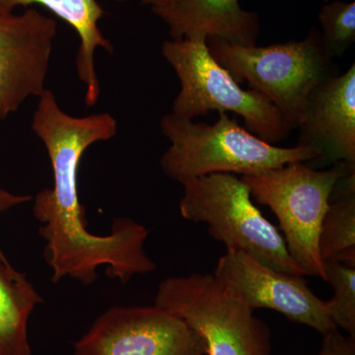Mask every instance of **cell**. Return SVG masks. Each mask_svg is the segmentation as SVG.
<instances>
[{
  "instance_id": "cell-16",
  "label": "cell",
  "mask_w": 355,
  "mask_h": 355,
  "mask_svg": "<svg viewBox=\"0 0 355 355\" xmlns=\"http://www.w3.org/2000/svg\"><path fill=\"white\" fill-rule=\"evenodd\" d=\"M326 282L334 296L326 301L327 311L336 328L355 336V266L340 261H324Z\"/></svg>"
},
{
  "instance_id": "cell-9",
  "label": "cell",
  "mask_w": 355,
  "mask_h": 355,
  "mask_svg": "<svg viewBox=\"0 0 355 355\" xmlns=\"http://www.w3.org/2000/svg\"><path fill=\"white\" fill-rule=\"evenodd\" d=\"M214 275L236 298L252 310L277 311L322 336L336 330L326 300L311 291L303 277L280 272L238 250L226 249Z\"/></svg>"
},
{
  "instance_id": "cell-20",
  "label": "cell",
  "mask_w": 355,
  "mask_h": 355,
  "mask_svg": "<svg viewBox=\"0 0 355 355\" xmlns=\"http://www.w3.org/2000/svg\"><path fill=\"white\" fill-rule=\"evenodd\" d=\"M114 1L120 2V3H123V2H128L130 1V0H114Z\"/></svg>"
},
{
  "instance_id": "cell-7",
  "label": "cell",
  "mask_w": 355,
  "mask_h": 355,
  "mask_svg": "<svg viewBox=\"0 0 355 355\" xmlns=\"http://www.w3.org/2000/svg\"><path fill=\"white\" fill-rule=\"evenodd\" d=\"M155 306L183 320L207 343V355H272V331L214 273L170 277Z\"/></svg>"
},
{
  "instance_id": "cell-8",
  "label": "cell",
  "mask_w": 355,
  "mask_h": 355,
  "mask_svg": "<svg viewBox=\"0 0 355 355\" xmlns=\"http://www.w3.org/2000/svg\"><path fill=\"white\" fill-rule=\"evenodd\" d=\"M74 355H207V343L157 306L113 307L74 343Z\"/></svg>"
},
{
  "instance_id": "cell-2",
  "label": "cell",
  "mask_w": 355,
  "mask_h": 355,
  "mask_svg": "<svg viewBox=\"0 0 355 355\" xmlns=\"http://www.w3.org/2000/svg\"><path fill=\"white\" fill-rule=\"evenodd\" d=\"M218 114L212 125L172 113L161 119V132L171 142L160 159L166 176L177 182L214 173L250 176L288 163L319 160L310 147L268 144L242 128L234 116Z\"/></svg>"
},
{
  "instance_id": "cell-4",
  "label": "cell",
  "mask_w": 355,
  "mask_h": 355,
  "mask_svg": "<svg viewBox=\"0 0 355 355\" xmlns=\"http://www.w3.org/2000/svg\"><path fill=\"white\" fill-rule=\"evenodd\" d=\"M180 214L205 223L226 249L238 250L275 270L306 277L287 251L284 236L263 216L241 178L229 173L180 180Z\"/></svg>"
},
{
  "instance_id": "cell-14",
  "label": "cell",
  "mask_w": 355,
  "mask_h": 355,
  "mask_svg": "<svg viewBox=\"0 0 355 355\" xmlns=\"http://www.w3.org/2000/svg\"><path fill=\"white\" fill-rule=\"evenodd\" d=\"M43 302L25 275L0 254V355H32L28 321Z\"/></svg>"
},
{
  "instance_id": "cell-15",
  "label": "cell",
  "mask_w": 355,
  "mask_h": 355,
  "mask_svg": "<svg viewBox=\"0 0 355 355\" xmlns=\"http://www.w3.org/2000/svg\"><path fill=\"white\" fill-rule=\"evenodd\" d=\"M319 251L324 261L355 266V171L336 183L322 221Z\"/></svg>"
},
{
  "instance_id": "cell-12",
  "label": "cell",
  "mask_w": 355,
  "mask_h": 355,
  "mask_svg": "<svg viewBox=\"0 0 355 355\" xmlns=\"http://www.w3.org/2000/svg\"><path fill=\"white\" fill-rule=\"evenodd\" d=\"M165 23L173 41L216 38L239 46H256L260 18L239 0H140Z\"/></svg>"
},
{
  "instance_id": "cell-19",
  "label": "cell",
  "mask_w": 355,
  "mask_h": 355,
  "mask_svg": "<svg viewBox=\"0 0 355 355\" xmlns=\"http://www.w3.org/2000/svg\"><path fill=\"white\" fill-rule=\"evenodd\" d=\"M31 200L32 197L30 196L13 195V193L0 189V214L22 205V203L30 202ZM0 254H3L1 249H0Z\"/></svg>"
},
{
  "instance_id": "cell-10",
  "label": "cell",
  "mask_w": 355,
  "mask_h": 355,
  "mask_svg": "<svg viewBox=\"0 0 355 355\" xmlns=\"http://www.w3.org/2000/svg\"><path fill=\"white\" fill-rule=\"evenodd\" d=\"M57 21L34 7L15 14L0 6V120L46 90Z\"/></svg>"
},
{
  "instance_id": "cell-11",
  "label": "cell",
  "mask_w": 355,
  "mask_h": 355,
  "mask_svg": "<svg viewBox=\"0 0 355 355\" xmlns=\"http://www.w3.org/2000/svg\"><path fill=\"white\" fill-rule=\"evenodd\" d=\"M299 146L319 160L355 165V64L311 92L301 119Z\"/></svg>"
},
{
  "instance_id": "cell-6",
  "label": "cell",
  "mask_w": 355,
  "mask_h": 355,
  "mask_svg": "<svg viewBox=\"0 0 355 355\" xmlns=\"http://www.w3.org/2000/svg\"><path fill=\"white\" fill-rule=\"evenodd\" d=\"M354 170L355 165L345 163L315 170L304 162H292L241 176L252 198L270 207L279 219L287 251L305 275L326 282L319 251L320 229L336 183Z\"/></svg>"
},
{
  "instance_id": "cell-3",
  "label": "cell",
  "mask_w": 355,
  "mask_h": 355,
  "mask_svg": "<svg viewBox=\"0 0 355 355\" xmlns=\"http://www.w3.org/2000/svg\"><path fill=\"white\" fill-rule=\"evenodd\" d=\"M207 46L238 83H247L272 103L291 130L300 125L311 92L340 74L324 51L316 28L301 41L244 46L209 38Z\"/></svg>"
},
{
  "instance_id": "cell-13",
  "label": "cell",
  "mask_w": 355,
  "mask_h": 355,
  "mask_svg": "<svg viewBox=\"0 0 355 355\" xmlns=\"http://www.w3.org/2000/svg\"><path fill=\"white\" fill-rule=\"evenodd\" d=\"M0 6L14 11L16 7L40 6L48 9L53 15L67 23L78 35V51L76 53V69L79 79L86 87L85 104L93 107L101 93L99 78L95 67V51L97 49L112 53L114 46L103 35L99 22L106 11L98 0H0Z\"/></svg>"
},
{
  "instance_id": "cell-5",
  "label": "cell",
  "mask_w": 355,
  "mask_h": 355,
  "mask_svg": "<svg viewBox=\"0 0 355 355\" xmlns=\"http://www.w3.org/2000/svg\"><path fill=\"white\" fill-rule=\"evenodd\" d=\"M161 51L181 84L173 103L175 116L193 120L212 111L230 112L244 119L249 132L275 146L291 132L268 98L253 89H243L216 62L207 40H168Z\"/></svg>"
},
{
  "instance_id": "cell-17",
  "label": "cell",
  "mask_w": 355,
  "mask_h": 355,
  "mask_svg": "<svg viewBox=\"0 0 355 355\" xmlns=\"http://www.w3.org/2000/svg\"><path fill=\"white\" fill-rule=\"evenodd\" d=\"M321 42L331 58L340 57L355 42V3L335 0L322 6L318 14Z\"/></svg>"
},
{
  "instance_id": "cell-1",
  "label": "cell",
  "mask_w": 355,
  "mask_h": 355,
  "mask_svg": "<svg viewBox=\"0 0 355 355\" xmlns=\"http://www.w3.org/2000/svg\"><path fill=\"white\" fill-rule=\"evenodd\" d=\"M32 130L43 141L53 173V186L37 193L33 205L34 216L43 224L39 231L46 243L44 256L53 282L69 277L88 286L104 265L107 275L123 284L154 272L156 263L144 250L148 230L142 224L116 219L111 234H91L79 200L77 177L83 154L96 142L116 135V119L108 113L70 116L46 89L39 97Z\"/></svg>"
},
{
  "instance_id": "cell-18",
  "label": "cell",
  "mask_w": 355,
  "mask_h": 355,
  "mask_svg": "<svg viewBox=\"0 0 355 355\" xmlns=\"http://www.w3.org/2000/svg\"><path fill=\"white\" fill-rule=\"evenodd\" d=\"M318 355H355V336H343L338 329L326 334Z\"/></svg>"
}]
</instances>
